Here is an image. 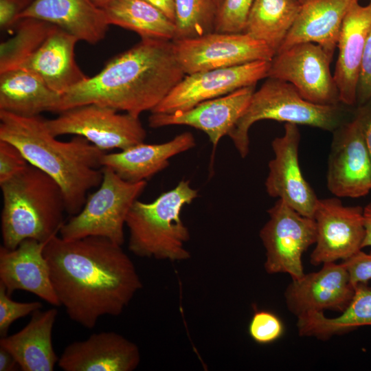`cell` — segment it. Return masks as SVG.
<instances>
[{
	"label": "cell",
	"instance_id": "obj_4",
	"mask_svg": "<svg viewBox=\"0 0 371 371\" xmlns=\"http://www.w3.org/2000/svg\"><path fill=\"white\" fill-rule=\"evenodd\" d=\"M0 187L3 246L13 249L25 239L47 243L58 235L67 212L63 190L53 178L29 164Z\"/></svg>",
	"mask_w": 371,
	"mask_h": 371
},
{
	"label": "cell",
	"instance_id": "obj_2",
	"mask_svg": "<svg viewBox=\"0 0 371 371\" xmlns=\"http://www.w3.org/2000/svg\"><path fill=\"white\" fill-rule=\"evenodd\" d=\"M185 76L172 41L142 38L63 94L58 113L93 103L139 117L155 109Z\"/></svg>",
	"mask_w": 371,
	"mask_h": 371
},
{
	"label": "cell",
	"instance_id": "obj_25",
	"mask_svg": "<svg viewBox=\"0 0 371 371\" xmlns=\"http://www.w3.org/2000/svg\"><path fill=\"white\" fill-rule=\"evenodd\" d=\"M58 311L41 309L19 332L2 337L0 346L10 352L23 371H53L59 357L52 344V330Z\"/></svg>",
	"mask_w": 371,
	"mask_h": 371
},
{
	"label": "cell",
	"instance_id": "obj_3",
	"mask_svg": "<svg viewBox=\"0 0 371 371\" xmlns=\"http://www.w3.org/2000/svg\"><path fill=\"white\" fill-rule=\"evenodd\" d=\"M0 139L15 145L30 164L60 185L66 212L71 216L81 210L88 191L102 182L101 161L106 152L78 135L68 142L58 140L40 115L23 117L0 111Z\"/></svg>",
	"mask_w": 371,
	"mask_h": 371
},
{
	"label": "cell",
	"instance_id": "obj_34",
	"mask_svg": "<svg viewBox=\"0 0 371 371\" xmlns=\"http://www.w3.org/2000/svg\"><path fill=\"white\" fill-rule=\"evenodd\" d=\"M43 304L40 302H19L11 299L5 287L0 283V335H7L12 324L16 320L32 315L36 311L41 309Z\"/></svg>",
	"mask_w": 371,
	"mask_h": 371
},
{
	"label": "cell",
	"instance_id": "obj_36",
	"mask_svg": "<svg viewBox=\"0 0 371 371\" xmlns=\"http://www.w3.org/2000/svg\"><path fill=\"white\" fill-rule=\"evenodd\" d=\"M342 263L345 265L355 286L359 284H368L371 280V250L366 253L361 249L342 261Z\"/></svg>",
	"mask_w": 371,
	"mask_h": 371
},
{
	"label": "cell",
	"instance_id": "obj_35",
	"mask_svg": "<svg viewBox=\"0 0 371 371\" xmlns=\"http://www.w3.org/2000/svg\"><path fill=\"white\" fill-rule=\"evenodd\" d=\"M28 164L15 145L0 139V184L13 177Z\"/></svg>",
	"mask_w": 371,
	"mask_h": 371
},
{
	"label": "cell",
	"instance_id": "obj_43",
	"mask_svg": "<svg viewBox=\"0 0 371 371\" xmlns=\"http://www.w3.org/2000/svg\"><path fill=\"white\" fill-rule=\"evenodd\" d=\"M92 1L95 5L102 8L104 5H105L106 3H107L109 1L111 0H92Z\"/></svg>",
	"mask_w": 371,
	"mask_h": 371
},
{
	"label": "cell",
	"instance_id": "obj_12",
	"mask_svg": "<svg viewBox=\"0 0 371 371\" xmlns=\"http://www.w3.org/2000/svg\"><path fill=\"white\" fill-rule=\"evenodd\" d=\"M270 61L259 60L238 66L187 74L150 112L171 113L256 85L267 78Z\"/></svg>",
	"mask_w": 371,
	"mask_h": 371
},
{
	"label": "cell",
	"instance_id": "obj_9",
	"mask_svg": "<svg viewBox=\"0 0 371 371\" xmlns=\"http://www.w3.org/2000/svg\"><path fill=\"white\" fill-rule=\"evenodd\" d=\"M267 212L269 220L260 232L266 252L265 271L269 274L286 273L292 280H298L305 274L302 255L316 242L315 221L281 199Z\"/></svg>",
	"mask_w": 371,
	"mask_h": 371
},
{
	"label": "cell",
	"instance_id": "obj_29",
	"mask_svg": "<svg viewBox=\"0 0 371 371\" xmlns=\"http://www.w3.org/2000/svg\"><path fill=\"white\" fill-rule=\"evenodd\" d=\"M302 5L298 0H254L244 32L265 43L276 53Z\"/></svg>",
	"mask_w": 371,
	"mask_h": 371
},
{
	"label": "cell",
	"instance_id": "obj_18",
	"mask_svg": "<svg viewBox=\"0 0 371 371\" xmlns=\"http://www.w3.org/2000/svg\"><path fill=\"white\" fill-rule=\"evenodd\" d=\"M140 359L134 342L115 332L104 331L69 344L58 365L64 371H132Z\"/></svg>",
	"mask_w": 371,
	"mask_h": 371
},
{
	"label": "cell",
	"instance_id": "obj_1",
	"mask_svg": "<svg viewBox=\"0 0 371 371\" xmlns=\"http://www.w3.org/2000/svg\"><path fill=\"white\" fill-rule=\"evenodd\" d=\"M52 284L69 318L91 329L103 315L117 316L142 287L122 245L90 236L65 240L56 235L44 251Z\"/></svg>",
	"mask_w": 371,
	"mask_h": 371
},
{
	"label": "cell",
	"instance_id": "obj_27",
	"mask_svg": "<svg viewBox=\"0 0 371 371\" xmlns=\"http://www.w3.org/2000/svg\"><path fill=\"white\" fill-rule=\"evenodd\" d=\"M102 8L110 25L135 32L142 38H175V23L146 0H111Z\"/></svg>",
	"mask_w": 371,
	"mask_h": 371
},
{
	"label": "cell",
	"instance_id": "obj_7",
	"mask_svg": "<svg viewBox=\"0 0 371 371\" xmlns=\"http://www.w3.org/2000/svg\"><path fill=\"white\" fill-rule=\"evenodd\" d=\"M103 178L76 214L65 222L60 236L65 240L90 236H101L122 245L127 215L147 186L146 181L130 183L108 167H102Z\"/></svg>",
	"mask_w": 371,
	"mask_h": 371
},
{
	"label": "cell",
	"instance_id": "obj_42",
	"mask_svg": "<svg viewBox=\"0 0 371 371\" xmlns=\"http://www.w3.org/2000/svg\"><path fill=\"white\" fill-rule=\"evenodd\" d=\"M365 238L363 248L371 247V202L363 207Z\"/></svg>",
	"mask_w": 371,
	"mask_h": 371
},
{
	"label": "cell",
	"instance_id": "obj_26",
	"mask_svg": "<svg viewBox=\"0 0 371 371\" xmlns=\"http://www.w3.org/2000/svg\"><path fill=\"white\" fill-rule=\"evenodd\" d=\"M62 95L32 71L17 68L0 73V111L23 117L58 113Z\"/></svg>",
	"mask_w": 371,
	"mask_h": 371
},
{
	"label": "cell",
	"instance_id": "obj_19",
	"mask_svg": "<svg viewBox=\"0 0 371 371\" xmlns=\"http://www.w3.org/2000/svg\"><path fill=\"white\" fill-rule=\"evenodd\" d=\"M47 243L25 239L16 248L0 247V283L11 295L16 290L32 293L53 306H60L43 251Z\"/></svg>",
	"mask_w": 371,
	"mask_h": 371
},
{
	"label": "cell",
	"instance_id": "obj_16",
	"mask_svg": "<svg viewBox=\"0 0 371 371\" xmlns=\"http://www.w3.org/2000/svg\"><path fill=\"white\" fill-rule=\"evenodd\" d=\"M355 291L349 273L341 262H327L316 272L292 280L284 292L288 309L297 317L325 310L343 312Z\"/></svg>",
	"mask_w": 371,
	"mask_h": 371
},
{
	"label": "cell",
	"instance_id": "obj_45",
	"mask_svg": "<svg viewBox=\"0 0 371 371\" xmlns=\"http://www.w3.org/2000/svg\"><path fill=\"white\" fill-rule=\"evenodd\" d=\"M302 4H303L304 3L306 2L308 0H298Z\"/></svg>",
	"mask_w": 371,
	"mask_h": 371
},
{
	"label": "cell",
	"instance_id": "obj_10",
	"mask_svg": "<svg viewBox=\"0 0 371 371\" xmlns=\"http://www.w3.org/2000/svg\"><path fill=\"white\" fill-rule=\"evenodd\" d=\"M172 43L186 75L259 60L271 61L276 54L265 43L245 32H213L198 37L173 40Z\"/></svg>",
	"mask_w": 371,
	"mask_h": 371
},
{
	"label": "cell",
	"instance_id": "obj_32",
	"mask_svg": "<svg viewBox=\"0 0 371 371\" xmlns=\"http://www.w3.org/2000/svg\"><path fill=\"white\" fill-rule=\"evenodd\" d=\"M254 0H223L216 18L214 32H244Z\"/></svg>",
	"mask_w": 371,
	"mask_h": 371
},
{
	"label": "cell",
	"instance_id": "obj_22",
	"mask_svg": "<svg viewBox=\"0 0 371 371\" xmlns=\"http://www.w3.org/2000/svg\"><path fill=\"white\" fill-rule=\"evenodd\" d=\"M195 146L194 135L190 132H184L162 144L142 142L117 153H105L101 164L102 167L111 168L126 181H146L167 168L169 159L172 157Z\"/></svg>",
	"mask_w": 371,
	"mask_h": 371
},
{
	"label": "cell",
	"instance_id": "obj_21",
	"mask_svg": "<svg viewBox=\"0 0 371 371\" xmlns=\"http://www.w3.org/2000/svg\"><path fill=\"white\" fill-rule=\"evenodd\" d=\"M53 24L78 41L96 44L110 25L104 10L92 0H34L21 15Z\"/></svg>",
	"mask_w": 371,
	"mask_h": 371
},
{
	"label": "cell",
	"instance_id": "obj_44",
	"mask_svg": "<svg viewBox=\"0 0 371 371\" xmlns=\"http://www.w3.org/2000/svg\"><path fill=\"white\" fill-rule=\"evenodd\" d=\"M223 0H216L218 4V6L220 7L221 3L223 2Z\"/></svg>",
	"mask_w": 371,
	"mask_h": 371
},
{
	"label": "cell",
	"instance_id": "obj_5",
	"mask_svg": "<svg viewBox=\"0 0 371 371\" xmlns=\"http://www.w3.org/2000/svg\"><path fill=\"white\" fill-rule=\"evenodd\" d=\"M197 196L198 190L189 180L183 179L151 202L137 199L126 220L128 249L142 258L172 262L189 259L186 243L190 234L181 214L182 209Z\"/></svg>",
	"mask_w": 371,
	"mask_h": 371
},
{
	"label": "cell",
	"instance_id": "obj_6",
	"mask_svg": "<svg viewBox=\"0 0 371 371\" xmlns=\"http://www.w3.org/2000/svg\"><path fill=\"white\" fill-rule=\"evenodd\" d=\"M354 115V107L341 103L322 105L303 98L290 83L267 78L255 91L242 116L228 133L242 158L249 151V131L260 120L306 125L333 132Z\"/></svg>",
	"mask_w": 371,
	"mask_h": 371
},
{
	"label": "cell",
	"instance_id": "obj_11",
	"mask_svg": "<svg viewBox=\"0 0 371 371\" xmlns=\"http://www.w3.org/2000/svg\"><path fill=\"white\" fill-rule=\"evenodd\" d=\"M332 60L316 43H297L276 53L267 78L291 84L303 98L314 104H338L339 95L330 68Z\"/></svg>",
	"mask_w": 371,
	"mask_h": 371
},
{
	"label": "cell",
	"instance_id": "obj_8",
	"mask_svg": "<svg viewBox=\"0 0 371 371\" xmlns=\"http://www.w3.org/2000/svg\"><path fill=\"white\" fill-rule=\"evenodd\" d=\"M118 112L106 106L87 104L65 110L56 118L45 119V125L56 137L81 136L104 152L144 142L146 131L139 117Z\"/></svg>",
	"mask_w": 371,
	"mask_h": 371
},
{
	"label": "cell",
	"instance_id": "obj_28",
	"mask_svg": "<svg viewBox=\"0 0 371 371\" xmlns=\"http://www.w3.org/2000/svg\"><path fill=\"white\" fill-rule=\"evenodd\" d=\"M366 326L371 327V287L367 284L355 286L351 302L340 315L330 318L323 313H311L300 317L297 322L300 336L322 340Z\"/></svg>",
	"mask_w": 371,
	"mask_h": 371
},
{
	"label": "cell",
	"instance_id": "obj_37",
	"mask_svg": "<svg viewBox=\"0 0 371 371\" xmlns=\"http://www.w3.org/2000/svg\"><path fill=\"white\" fill-rule=\"evenodd\" d=\"M371 4V0H368ZM371 100V28L368 33L357 90L356 106Z\"/></svg>",
	"mask_w": 371,
	"mask_h": 371
},
{
	"label": "cell",
	"instance_id": "obj_33",
	"mask_svg": "<svg viewBox=\"0 0 371 371\" xmlns=\"http://www.w3.org/2000/svg\"><path fill=\"white\" fill-rule=\"evenodd\" d=\"M281 319L269 311H256L248 326L250 337L257 344H269L279 339L284 334Z\"/></svg>",
	"mask_w": 371,
	"mask_h": 371
},
{
	"label": "cell",
	"instance_id": "obj_23",
	"mask_svg": "<svg viewBox=\"0 0 371 371\" xmlns=\"http://www.w3.org/2000/svg\"><path fill=\"white\" fill-rule=\"evenodd\" d=\"M357 1L359 0H308L304 3L278 52L310 42L320 45L333 58L344 18Z\"/></svg>",
	"mask_w": 371,
	"mask_h": 371
},
{
	"label": "cell",
	"instance_id": "obj_17",
	"mask_svg": "<svg viewBox=\"0 0 371 371\" xmlns=\"http://www.w3.org/2000/svg\"><path fill=\"white\" fill-rule=\"evenodd\" d=\"M255 87L256 85L245 87L185 111L171 113H151L148 117L149 126L186 125L199 129L208 136L214 152L221 139L228 135L245 112Z\"/></svg>",
	"mask_w": 371,
	"mask_h": 371
},
{
	"label": "cell",
	"instance_id": "obj_24",
	"mask_svg": "<svg viewBox=\"0 0 371 371\" xmlns=\"http://www.w3.org/2000/svg\"><path fill=\"white\" fill-rule=\"evenodd\" d=\"M78 41L76 37L56 26L38 50L19 68L33 71L63 95L89 78L75 59Z\"/></svg>",
	"mask_w": 371,
	"mask_h": 371
},
{
	"label": "cell",
	"instance_id": "obj_30",
	"mask_svg": "<svg viewBox=\"0 0 371 371\" xmlns=\"http://www.w3.org/2000/svg\"><path fill=\"white\" fill-rule=\"evenodd\" d=\"M56 25L36 18L21 19L16 34L0 45V73L17 69L43 45Z\"/></svg>",
	"mask_w": 371,
	"mask_h": 371
},
{
	"label": "cell",
	"instance_id": "obj_38",
	"mask_svg": "<svg viewBox=\"0 0 371 371\" xmlns=\"http://www.w3.org/2000/svg\"><path fill=\"white\" fill-rule=\"evenodd\" d=\"M34 0H0V27L3 31L14 27L21 15Z\"/></svg>",
	"mask_w": 371,
	"mask_h": 371
},
{
	"label": "cell",
	"instance_id": "obj_31",
	"mask_svg": "<svg viewBox=\"0 0 371 371\" xmlns=\"http://www.w3.org/2000/svg\"><path fill=\"white\" fill-rule=\"evenodd\" d=\"M218 8L216 0H175L174 40L198 37L214 32Z\"/></svg>",
	"mask_w": 371,
	"mask_h": 371
},
{
	"label": "cell",
	"instance_id": "obj_41",
	"mask_svg": "<svg viewBox=\"0 0 371 371\" xmlns=\"http://www.w3.org/2000/svg\"><path fill=\"white\" fill-rule=\"evenodd\" d=\"M160 10L170 20H175V0H146Z\"/></svg>",
	"mask_w": 371,
	"mask_h": 371
},
{
	"label": "cell",
	"instance_id": "obj_15",
	"mask_svg": "<svg viewBox=\"0 0 371 371\" xmlns=\"http://www.w3.org/2000/svg\"><path fill=\"white\" fill-rule=\"evenodd\" d=\"M284 128V135L271 142L274 157L268 164L266 191L300 214L313 218L319 199L300 166V133L297 124L285 123Z\"/></svg>",
	"mask_w": 371,
	"mask_h": 371
},
{
	"label": "cell",
	"instance_id": "obj_13",
	"mask_svg": "<svg viewBox=\"0 0 371 371\" xmlns=\"http://www.w3.org/2000/svg\"><path fill=\"white\" fill-rule=\"evenodd\" d=\"M313 218L317 237L311 254L312 265L344 261L363 249V207L344 205L335 197L319 199Z\"/></svg>",
	"mask_w": 371,
	"mask_h": 371
},
{
	"label": "cell",
	"instance_id": "obj_39",
	"mask_svg": "<svg viewBox=\"0 0 371 371\" xmlns=\"http://www.w3.org/2000/svg\"><path fill=\"white\" fill-rule=\"evenodd\" d=\"M354 117L361 128L371 159V100L354 107Z\"/></svg>",
	"mask_w": 371,
	"mask_h": 371
},
{
	"label": "cell",
	"instance_id": "obj_20",
	"mask_svg": "<svg viewBox=\"0 0 371 371\" xmlns=\"http://www.w3.org/2000/svg\"><path fill=\"white\" fill-rule=\"evenodd\" d=\"M371 28V4L355 2L342 23L333 78L341 104L355 107L366 39Z\"/></svg>",
	"mask_w": 371,
	"mask_h": 371
},
{
	"label": "cell",
	"instance_id": "obj_40",
	"mask_svg": "<svg viewBox=\"0 0 371 371\" xmlns=\"http://www.w3.org/2000/svg\"><path fill=\"white\" fill-rule=\"evenodd\" d=\"M20 368L12 354L0 346V371H13Z\"/></svg>",
	"mask_w": 371,
	"mask_h": 371
},
{
	"label": "cell",
	"instance_id": "obj_14",
	"mask_svg": "<svg viewBox=\"0 0 371 371\" xmlns=\"http://www.w3.org/2000/svg\"><path fill=\"white\" fill-rule=\"evenodd\" d=\"M333 134L326 175L328 189L337 197L367 195L371 191V159L354 115Z\"/></svg>",
	"mask_w": 371,
	"mask_h": 371
}]
</instances>
